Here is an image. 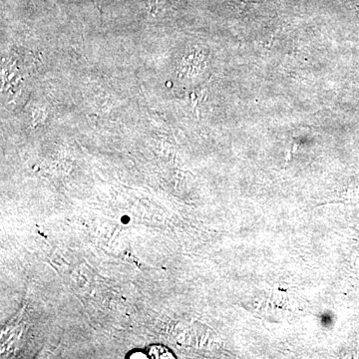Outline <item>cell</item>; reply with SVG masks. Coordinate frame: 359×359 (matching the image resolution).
<instances>
[{"mask_svg": "<svg viewBox=\"0 0 359 359\" xmlns=\"http://www.w3.org/2000/svg\"><path fill=\"white\" fill-rule=\"evenodd\" d=\"M149 355L153 359H171L175 358L173 353H170L169 351L164 346H152L149 349Z\"/></svg>", "mask_w": 359, "mask_h": 359, "instance_id": "obj_1", "label": "cell"}, {"mask_svg": "<svg viewBox=\"0 0 359 359\" xmlns=\"http://www.w3.org/2000/svg\"><path fill=\"white\" fill-rule=\"evenodd\" d=\"M148 356H146L145 354L143 353H140V351H138V353H131V355H130V358H147Z\"/></svg>", "mask_w": 359, "mask_h": 359, "instance_id": "obj_2", "label": "cell"}]
</instances>
